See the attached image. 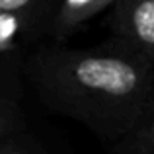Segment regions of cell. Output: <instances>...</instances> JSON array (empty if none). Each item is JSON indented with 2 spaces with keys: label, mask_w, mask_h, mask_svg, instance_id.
<instances>
[{
  "label": "cell",
  "mask_w": 154,
  "mask_h": 154,
  "mask_svg": "<svg viewBox=\"0 0 154 154\" xmlns=\"http://www.w3.org/2000/svg\"><path fill=\"white\" fill-rule=\"evenodd\" d=\"M26 82L47 109L82 123L109 148L154 105V64L115 37L92 49L33 45Z\"/></svg>",
  "instance_id": "6da1fadb"
},
{
  "label": "cell",
  "mask_w": 154,
  "mask_h": 154,
  "mask_svg": "<svg viewBox=\"0 0 154 154\" xmlns=\"http://www.w3.org/2000/svg\"><path fill=\"white\" fill-rule=\"evenodd\" d=\"M109 27L115 39L154 64V0H115Z\"/></svg>",
  "instance_id": "7a4b0ae2"
},
{
  "label": "cell",
  "mask_w": 154,
  "mask_h": 154,
  "mask_svg": "<svg viewBox=\"0 0 154 154\" xmlns=\"http://www.w3.org/2000/svg\"><path fill=\"white\" fill-rule=\"evenodd\" d=\"M29 41L18 16L0 10V96L22 100Z\"/></svg>",
  "instance_id": "3957f363"
},
{
  "label": "cell",
  "mask_w": 154,
  "mask_h": 154,
  "mask_svg": "<svg viewBox=\"0 0 154 154\" xmlns=\"http://www.w3.org/2000/svg\"><path fill=\"white\" fill-rule=\"evenodd\" d=\"M115 0H55L43 43H66L92 20L109 12Z\"/></svg>",
  "instance_id": "277c9868"
},
{
  "label": "cell",
  "mask_w": 154,
  "mask_h": 154,
  "mask_svg": "<svg viewBox=\"0 0 154 154\" xmlns=\"http://www.w3.org/2000/svg\"><path fill=\"white\" fill-rule=\"evenodd\" d=\"M55 0H0V10L18 16L29 45H39L45 39V29Z\"/></svg>",
  "instance_id": "5b68a950"
},
{
  "label": "cell",
  "mask_w": 154,
  "mask_h": 154,
  "mask_svg": "<svg viewBox=\"0 0 154 154\" xmlns=\"http://www.w3.org/2000/svg\"><path fill=\"white\" fill-rule=\"evenodd\" d=\"M0 154H59L39 135L26 127L8 131L0 135Z\"/></svg>",
  "instance_id": "8992f818"
},
{
  "label": "cell",
  "mask_w": 154,
  "mask_h": 154,
  "mask_svg": "<svg viewBox=\"0 0 154 154\" xmlns=\"http://www.w3.org/2000/svg\"><path fill=\"white\" fill-rule=\"evenodd\" d=\"M111 154H154V105L125 139L109 148Z\"/></svg>",
  "instance_id": "52a82bcc"
},
{
  "label": "cell",
  "mask_w": 154,
  "mask_h": 154,
  "mask_svg": "<svg viewBox=\"0 0 154 154\" xmlns=\"http://www.w3.org/2000/svg\"><path fill=\"white\" fill-rule=\"evenodd\" d=\"M26 125H29V119L26 109L22 107V100L0 98V135Z\"/></svg>",
  "instance_id": "ba28073f"
},
{
  "label": "cell",
  "mask_w": 154,
  "mask_h": 154,
  "mask_svg": "<svg viewBox=\"0 0 154 154\" xmlns=\"http://www.w3.org/2000/svg\"><path fill=\"white\" fill-rule=\"evenodd\" d=\"M0 98H2V96H0ZM8 100H10V98H8Z\"/></svg>",
  "instance_id": "9c48e42d"
}]
</instances>
